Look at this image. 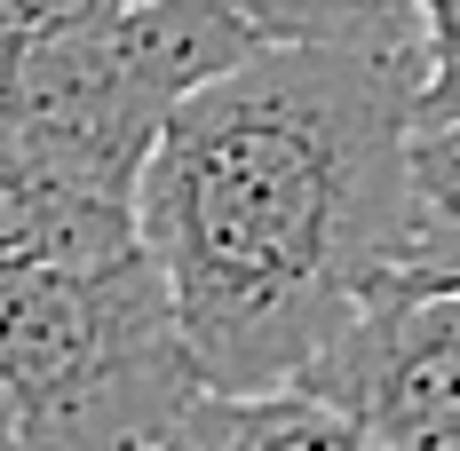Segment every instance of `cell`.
<instances>
[{"label": "cell", "mask_w": 460, "mask_h": 451, "mask_svg": "<svg viewBox=\"0 0 460 451\" xmlns=\"http://www.w3.org/2000/svg\"><path fill=\"white\" fill-rule=\"evenodd\" d=\"M413 95L420 48L262 40L167 119L136 214L207 388H294L373 301L460 270L420 206Z\"/></svg>", "instance_id": "1"}, {"label": "cell", "mask_w": 460, "mask_h": 451, "mask_svg": "<svg viewBox=\"0 0 460 451\" xmlns=\"http://www.w3.org/2000/svg\"><path fill=\"white\" fill-rule=\"evenodd\" d=\"M262 48L230 0H128L40 32H0V151L136 198L167 119Z\"/></svg>", "instance_id": "2"}, {"label": "cell", "mask_w": 460, "mask_h": 451, "mask_svg": "<svg viewBox=\"0 0 460 451\" xmlns=\"http://www.w3.org/2000/svg\"><path fill=\"white\" fill-rule=\"evenodd\" d=\"M0 380L32 451H151L207 388L151 246L0 277Z\"/></svg>", "instance_id": "3"}, {"label": "cell", "mask_w": 460, "mask_h": 451, "mask_svg": "<svg viewBox=\"0 0 460 451\" xmlns=\"http://www.w3.org/2000/svg\"><path fill=\"white\" fill-rule=\"evenodd\" d=\"M302 388L349 404L389 451H460V270L373 301Z\"/></svg>", "instance_id": "4"}, {"label": "cell", "mask_w": 460, "mask_h": 451, "mask_svg": "<svg viewBox=\"0 0 460 451\" xmlns=\"http://www.w3.org/2000/svg\"><path fill=\"white\" fill-rule=\"evenodd\" d=\"M151 451H389L318 388H199Z\"/></svg>", "instance_id": "5"}, {"label": "cell", "mask_w": 460, "mask_h": 451, "mask_svg": "<svg viewBox=\"0 0 460 451\" xmlns=\"http://www.w3.org/2000/svg\"><path fill=\"white\" fill-rule=\"evenodd\" d=\"M230 8L254 16L262 40L373 48V56L420 48V32H429V0H230Z\"/></svg>", "instance_id": "6"}, {"label": "cell", "mask_w": 460, "mask_h": 451, "mask_svg": "<svg viewBox=\"0 0 460 451\" xmlns=\"http://www.w3.org/2000/svg\"><path fill=\"white\" fill-rule=\"evenodd\" d=\"M95 8H128V0H0V32H40V24H72Z\"/></svg>", "instance_id": "7"}, {"label": "cell", "mask_w": 460, "mask_h": 451, "mask_svg": "<svg viewBox=\"0 0 460 451\" xmlns=\"http://www.w3.org/2000/svg\"><path fill=\"white\" fill-rule=\"evenodd\" d=\"M0 451H32V444H24V420H16V396H8V380H0Z\"/></svg>", "instance_id": "8"}, {"label": "cell", "mask_w": 460, "mask_h": 451, "mask_svg": "<svg viewBox=\"0 0 460 451\" xmlns=\"http://www.w3.org/2000/svg\"><path fill=\"white\" fill-rule=\"evenodd\" d=\"M429 16H445V24H460V0H429Z\"/></svg>", "instance_id": "9"}]
</instances>
